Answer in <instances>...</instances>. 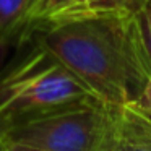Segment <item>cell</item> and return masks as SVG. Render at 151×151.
Wrapping results in <instances>:
<instances>
[{"label":"cell","instance_id":"10","mask_svg":"<svg viewBox=\"0 0 151 151\" xmlns=\"http://www.w3.org/2000/svg\"><path fill=\"white\" fill-rule=\"evenodd\" d=\"M117 107V106H115ZM115 107H114V117H112V124L109 127L107 133L104 135L102 141L99 143V146L96 148V151H120L117 143V135H115Z\"/></svg>","mask_w":151,"mask_h":151},{"label":"cell","instance_id":"7","mask_svg":"<svg viewBox=\"0 0 151 151\" xmlns=\"http://www.w3.org/2000/svg\"><path fill=\"white\" fill-rule=\"evenodd\" d=\"M145 0H86L88 13L137 15Z\"/></svg>","mask_w":151,"mask_h":151},{"label":"cell","instance_id":"8","mask_svg":"<svg viewBox=\"0 0 151 151\" xmlns=\"http://www.w3.org/2000/svg\"><path fill=\"white\" fill-rule=\"evenodd\" d=\"M128 106H132L138 114H141L151 124V76L148 80L146 86L143 88V91L140 93V96Z\"/></svg>","mask_w":151,"mask_h":151},{"label":"cell","instance_id":"3","mask_svg":"<svg viewBox=\"0 0 151 151\" xmlns=\"http://www.w3.org/2000/svg\"><path fill=\"white\" fill-rule=\"evenodd\" d=\"M114 107L101 101L75 106L18 124L0 137L46 151H96L112 124Z\"/></svg>","mask_w":151,"mask_h":151},{"label":"cell","instance_id":"9","mask_svg":"<svg viewBox=\"0 0 151 151\" xmlns=\"http://www.w3.org/2000/svg\"><path fill=\"white\" fill-rule=\"evenodd\" d=\"M137 17L140 18L145 39H146L148 49H150V52H151V0H145V4L141 5V8L138 10Z\"/></svg>","mask_w":151,"mask_h":151},{"label":"cell","instance_id":"1","mask_svg":"<svg viewBox=\"0 0 151 151\" xmlns=\"http://www.w3.org/2000/svg\"><path fill=\"white\" fill-rule=\"evenodd\" d=\"M26 41L54 54L109 106L132 104L151 76V52L137 15L88 13L37 24Z\"/></svg>","mask_w":151,"mask_h":151},{"label":"cell","instance_id":"12","mask_svg":"<svg viewBox=\"0 0 151 151\" xmlns=\"http://www.w3.org/2000/svg\"><path fill=\"white\" fill-rule=\"evenodd\" d=\"M8 46H10V44H8L5 39H2V37H0V67H2V63H4V60H5Z\"/></svg>","mask_w":151,"mask_h":151},{"label":"cell","instance_id":"6","mask_svg":"<svg viewBox=\"0 0 151 151\" xmlns=\"http://www.w3.org/2000/svg\"><path fill=\"white\" fill-rule=\"evenodd\" d=\"M34 0H0V37L20 44Z\"/></svg>","mask_w":151,"mask_h":151},{"label":"cell","instance_id":"13","mask_svg":"<svg viewBox=\"0 0 151 151\" xmlns=\"http://www.w3.org/2000/svg\"><path fill=\"white\" fill-rule=\"evenodd\" d=\"M0 151H4V140H2V137H0Z\"/></svg>","mask_w":151,"mask_h":151},{"label":"cell","instance_id":"4","mask_svg":"<svg viewBox=\"0 0 151 151\" xmlns=\"http://www.w3.org/2000/svg\"><path fill=\"white\" fill-rule=\"evenodd\" d=\"M115 135L120 151H151V124L132 106L115 107Z\"/></svg>","mask_w":151,"mask_h":151},{"label":"cell","instance_id":"5","mask_svg":"<svg viewBox=\"0 0 151 151\" xmlns=\"http://www.w3.org/2000/svg\"><path fill=\"white\" fill-rule=\"evenodd\" d=\"M86 12H88L86 0H34L20 44L23 42L28 31L37 24L70 20V18L86 15Z\"/></svg>","mask_w":151,"mask_h":151},{"label":"cell","instance_id":"11","mask_svg":"<svg viewBox=\"0 0 151 151\" xmlns=\"http://www.w3.org/2000/svg\"><path fill=\"white\" fill-rule=\"evenodd\" d=\"M4 140V138H2ZM4 151H46L36 146H29V145H23V143H13V141H7L4 140Z\"/></svg>","mask_w":151,"mask_h":151},{"label":"cell","instance_id":"2","mask_svg":"<svg viewBox=\"0 0 151 151\" xmlns=\"http://www.w3.org/2000/svg\"><path fill=\"white\" fill-rule=\"evenodd\" d=\"M94 101L101 99L72 70L31 42L24 55L0 73V135L18 124Z\"/></svg>","mask_w":151,"mask_h":151}]
</instances>
